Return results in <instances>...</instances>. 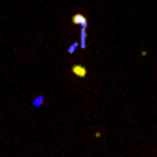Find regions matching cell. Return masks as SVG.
I'll return each mask as SVG.
<instances>
[{
  "mask_svg": "<svg viewBox=\"0 0 157 157\" xmlns=\"http://www.w3.org/2000/svg\"><path fill=\"white\" fill-rule=\"evenodd\" d=\"M76 46H78V44H70V48H68V52H70V54H72V52H74V50H76Z\"/></svg>",
  "mask_w": 157,
  "mask_h": 157,
  "instance_id": "277c9868",
  "label": "cell"
},
{
  "mask_svg": "<svg viewBox=\"0 0 157 157\" xmlns=\"http://www.w3.org/2000/svg\"><path fill=\"white\" fill-rule=\"evenodd\" d=\"M72 72H74L78 78H85V76H87V68H85L83 65H74V67H72Z\"/></svg>",
  "mask_w": 157,
  "mask_h": 157,
  "instance_id": "7a4b0ae2",
  "label": "cell"
},
{
  "mask_svg": "<svg viewBox=\"0 0 157 157\" xmlns=\"http://www.w3.org/2000/svg\"><path fill=\"white\" fill-rule=\"evenodd\" d=\"M43 102H44V100H43V96H39V98H35V100H33V105H37V107H39Z\"/></svg>",
  "mask_w": 157,
  "mask_h": 157,
  "instance_id": "3957f363",
  "label": "cell"
},
{
  "mask_svg": "<svg viewBox=\"0 0 157 157\" xmlns=\"http://www.w3.org/2000/svg\"><path fill=\"white\" fill-rule=\"evenodd\" d=\"M72 22H74V24H78V26H82V28H87V17H85V15H82V13L72 15Z\"/></svg>",
  "mask_w": 157,
  "mask_h": 157,
  "instance_id": "6da1fadb",
  "label": "cell"
}]
</instances>
